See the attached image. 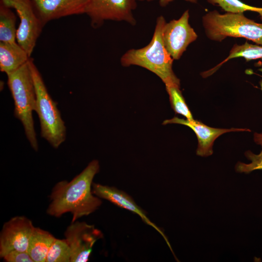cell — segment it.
Wrapping results in <instances>:
<instances>
[{"label": "cell", "instance_id": "obj_1", "mask_svg": "<svg viewBox=\"0 0 262 262\" xmlns=\"http://www.w3.org/2000/svg\"><path fill=\"white\" fill-rule=\"evenodd\" d=\"M99 168V162L94 160L70 181L57 182L51 191L47 213L59 217L69 213L72 215V222H74L98 210L102 201L93 194L92 184Z\"/></svg>", "mask_w": 262, "mask_h": 262}, {"label": "cell", "instance_id": "obj_2", "mask_svg": "<svg viewBox=\"0 0 262 262\" xmlns=\"http://www.w3.org/2000/svg\"><path fill=\"white\" fill-rule=\"evenodd\" d=\"M166 21L162 16L157 18L150 42L145 47L128 50L121 57L124 66H137L145 68L159 77L165 86H180V80L172 69L173 59L164 46L163 33Z\"/></svg>", "mask_w": 262, "mask_h": 262}, {"label": "cell", "instance_id": "obj_3", "mask_svg": "<svg viewBox=\"0 0 262 262\" xmlns=\"http://www.w3.org/2000/svg\"><path fill=\"white\" fill-rule=\"evenodd\" d=\"M7 84L14 102V116L22 123L31 147L38 149L33 112L35 111L36 93L29 61L7 76Z\"/></svg>", "mask_w": 262, "mask_h": 262}, {"label": "cell", "instance_id": "obj_4", "mask_svg": "<svg viewBox=\"0 0 262 262\" xmlns=\"http://www.w3.org/2000/svg\"><path fill=\"white\" fill-rule=\"evenodd\" d=\"M36 93L35 112L40 124V134L54 148H57L66 138V127L57 103L49 93L42 76L33 59L29 60Z\"/></svg>", "mask_w": 262, "mask_h": 262}, {"label": "cell", "instance_id": "obj_5", "mask_svg": "<svg viewBox=\"0 0 262 262\" xmlns=\"http://www.w3.org/2000/svg\"><path fill=\"white\" fill-rule=\"evenodd\" d=\"M202 21L206 35L212 40L243 37L262 46V23L247 18L243 13L221 14L215 10L206 14Z\"/></svg>", "mask_w": 262, "mask_h": 262}, {"label": "cell", "instance_id": "obj_6", "mask_svg": "<svg viewBox=\"0 0 262 262\" xmlns=\"http://www.w3.org/2000/svg\"><path fill=\"white\" fill-rule=\"evenodd\" d=\"M0 2L16 11L20 20L16 40L31 57L44 27L32 0H0Z\"/></svg>", "mask_w": 262, "mask_h": 262}, {"label": "cell", "instance_id": "obj_7", "mask_svg": "<svg viewBox=\"0 0 262 262\" xmlns=\"http://www.w3.org/2000/svg\"><path fill=\"white\" fill-rule=\"evenodd\" d=\"M144 0H88L85 10L92 26L97 28L106 20L124 21L134 25L133 11Z\"/></svg>", "mask_w": 262, "mask_h": 262}, {"label": "cell", "instance_id": "obj_8", "mask_svg": "<svg viewBox=\"0 0 262 262\" xmlns=\"http://www.w3.org/2000/svg\"><path fill=\"white\" fill-rule=\"evenodd\" d=\"M64 235L71 250V262H86L95 243L103 237L102 232L84 222H72Z\"/></svg>", "mask_w": 262, "mask_h": 262}, {"label": "cell", "instance_id": "obj_9", "mask_svg": "<svg viewBox=\"0 0 262 262\" xmlns=\"http://www.w3.org/2000/svg\"><path fill=\"white\" fill-rule=\"evenodd\" d=\"M189 11H185L178 19L166 22L163 38L165 49L173 59L179 60L187 47L195 41L197 35L189 23Z\"/></svg>", "mask_w": 262, "mask_h": 262}, {"label": "cell", "instance_id": "obj_10", "mask_svg": "<svg viewBox=\"0 0 262 262\" xmlns=\"http://www.w3.org/2000/svg\"><path fill=\"white\" fill-rule=\"evenodd\" d=\"M34 228L32 221L24 216H15L6 222L0 233V257L13 250L27 252Z\"/></svg>", "mask_w": 262, "mask_h": 262}, {"label": "cell", "instance_id": "obj_11", "mask_svg": "<svg viewBox=\"0 0 262 262\" xmlns=\"http://www.w3.org/2000/svg\"><path fill=\"white\" fill-rule=\"evenodd\" d=\"M43 26L48 22L85 13L88 0H32Z\"/></svg>", "mask_w": 262, "mask_h": 262}, {"label": "cell", "instance_id": "obj_12", "mask_svg": "<svg viewBox=\"0 0 262 262\" xmlns=\"http://www.w3.org/2000/svg\"><path fill=\"white\" fill-rule=\"evenodd\" d=\"M173 123L187 126L195 132L198 140L196 155L203 157L208 156L213 153V147L214 140L223 133L231 131H250V130L247 129L212 128L194 119H184L176 116L165 120L163 124Z\"/></svg>", "mask_w": 262, "mask_h": 262}, {"label": "cell", "instance_id": "obj_13", "mask_svg": "<svg viewBox=\"0 0 262 262\" xmlns=\"http://www.w3.org/2000/svg\"><path fill=\"white\" fill-rule=\"evenodd\" d=\"M92 192L95 196L100 198L107 200L118 207L139 215L144 222L154 228L162 235L173 252L169 242L164 232L150 220L145 211L135 203L130 195L115 187L93 182Z\"/></svg>", "mask_w": 262, "mask_h": 262}, {"label": "cell", "instance_id": "obj_14", "mask_svg": "<svg viewBox=\"0 0 262 262\" xmlns=\"http://www.w3.org/2000/svg\"><path fill=\"white\" fill-rule=\"evenodd\" d=\"M30 59L28 53L16 42H0V70L7 76L16 71Z\"/></svg>", "mask_w": 262, "mask_h": 262}, {"label": "cell", "instance_id": "obj_15", "mask_svg": "<svg viewBox=\"0 0 262 262\" xmlns=\"http://www.w3.org/2000/svg\"><path fill=\"white\" fill-rule=\"evenodd\" d=\"M55 238L49 231L34 228L27 249L33 262H46L49 249Z\"/></svg>", "mask_w": 262, "mask_h": 262}, {"label": "cell", "instance_id": "obj_16", "mask_svg": "<svg viewBox=\"0 0 262 262\" xmlns=\"http://www.w3.org/2000/svg\"><path fill=\"white\" fill-rule=\"evenodd\" d=\"M13 9L0 2V42H16V17Z\"/></svg>", "mask_w": 262, "mask_h": 262}, {"label": "cell", "instance_id": "obj_17", "mask_svg": "<svg viewBox=\"0 0 262 262\" xmlns=\"http://www.w3.org/2000/svg\"><path fill=\"white\" fill-rule=\"evenodd\" d=\"M237 57H243L247 61L262 58V46L251 44L247 42L241 45H234L228 56L216 67L210 70V73L212 74L221 65L231 59Z\"/></svg>", "mask_w": 262, "mask_h": 262}, {"label": "cell", "instance_id": "obj_18", "mask_svg": "<svg viewBox=\"0 0 262 262\" xmlns=\"http://www.w3.org/2000/svg\"><path fill=\"white\" fill-rule=\"evenodd\" d=\"M180 87L175 85L165 86L171 107L176 114L184 116L187 119L193 120V115Z\"/></svg>", "mask_w": 262, "mask_h": 262}, {"label": "cell", "instance_id": "obj_19", "mask_svg": "<svg viewBox=\"0 0 262 262\" xmlns=\"http://www.w3.org/2000/svg\"><path fill=\"white\" fill-rule=\"evenodd\" d=\"M46 262H71V250L65 239L55 238L49 249Z\"/></svg>", "mask_w": 262, "mask_h": 262}, {"label": "cell", "instance_id": "obj_20", "mask_svg": "<svg viewBox=\"0 0 262 262\" xmlns=\"http://www.w3.org/2000/svg\"><path fill=\"white\" fill-rule=\"evenodd\" d=\"M213 4L217 5L227 12L237 13L249 11L259 14L262 20V7L246 4L239 0H207Z\"/></svg>", "mask_w": 262, "mask_h": 262}, {"label": "cell", "instance_id": "obj_21", "mask_svg": "<svg viewBox=\"0 0 262 262\" xmlns=\"http://www.w3.org/2000/svg\"><path fill=\"white\" fill-rule=\"evenodd\" d=\"M245 155L251 161V163L246 164L238 162L235 167L236 171L247 174L255 170L262 169V151L258 155L254 154L250 151H247Z\"/></svg>", "mask_w": 262, "mask_h": 262}, {"label": "cell", "instance_id": "obj_22", "mask_svg": "<svg viewBox=\"0 0 262 262\" xmlns=\"http://www.w3.org/2000/svg\"><path fill=\"white\" fill-rule=\"evenodd\" d=\"M2 258L7 262H33L26 251L13 250L5 254Z\"/></svg>", "mask_w": 262, "mask_h": 262}, {"label": "cell", "instance_id": "obj_23", "mask_svg": "<svg viewBox=\"0 0 262 262\" xmlns=\"http://www.w3.org/2000/svg\"><path fill=\"white\" fill-rule=\"evenodd\" d=\"M147 1H152L153 0H147ZM160 4L161 6H165L167 5L169 2L172 1L173 0H159ZM188 1H190L191 2H196V0H185Z\"/></svg>", "mask_w": 262, "mask_h": 262}, {"label": "cell", "instance_id": "obj_24", "mask_svg": "<svg viewBox=\"0 0 262 262\" xmlns=\"http://www.w3.org/2000/svg\"><path fill=\"white\" fill-rule=\"evenodd\" d=\"M254 140L257 144L261 145L262 147V133H255Z\"/></svg>", "mask_w": 262, "mask_h": 262}, {"label": "cell", "instance_id": "obj_25", "mask_svg": "<svg viewBox=\"0 0 262 262\" xmlns=\"http://www.w3.org/2000/svg\"><path fill=\"white\" fill-rule=\"evenodd\" d=\"M260 86H261V90H262V80H261L260 82Z\"/></svg>", "mask_w": 262, "mask_h": 262}]
</instances>
